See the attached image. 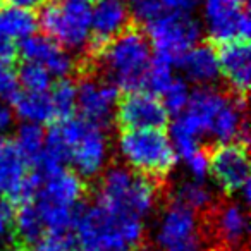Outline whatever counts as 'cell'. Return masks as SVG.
I'll use <instances>...</instances> for the list:
<instances>
[{
    "label": "cell",
    "mask_w": 251,
    "mask_h": 251,
    "mask_svg": "<svg viewBox=\"0 0 251 251\" xmlns=\"http://www.w3.org/2000/svg\"><path fill=\"white\" fill-rule=\"evenodd\" d=\"M18 57L25 62L42 66L57 79H66L76 69V62L71 53L45 35H31L23 40L18 47Z\"/></svg>",
    "instance_id": "cell-16"
},
{
    "label": "cell",
    "mask_w": 251,
    "mask_h": 251,
    "mask_svg": "<svg viewBox=\"0 0 251 251\" xmlns=\"http://www.w3.org/2000/svg\"><path fill=\"white\" fill-rule=\"evenodd\" d=\"M205 21L213 42L250 40L251 21L248 0H206Z\"/></svg>",
    "instance_id": "cell-11"
},
{
    "label": "cell",
    "mask_w": 251,
    "mask_h": 251,
    "mask_svg": "<svg viewBox=\"0 0 251 251\" xmlns=\"http://www.w3.org/2000/svg\"><path fill=\"white\" fill-rule=\"evenodd\" d=\"M12 215H14V206L2 198L0 200V246L7 241L12 232Z\"/></svg>",
    "instance_id": "cell-32"
},
{
    "label": "cell",
    "mask_w": 251,
    "mask_h": 251,
    "mask_svg": "<svg viewBox=\"0 0 251 251\" xmlns=\"http://www.w3.org/2000/svg\"><path fill=\"white\" fill-rule=\"evenodd\" d=\"M131 2H140V0H131Z\"/></svg>",
    "instance_id": "cell-40"
},
{
    "label": "cell",
    "mask_w": 251,
    "mask_h": 251,
    "mask_svg": "<svg viewBox=\"0 0 251 251\" xmlns=\"http://www.w3.org/2000/svg\"><path fill=\"white\" fill-rule=\"evenodd\" d=\"M145 33L150 45H153L155 57L179 66L182 57L200 40L201 28L191 16L164 11L157 19L145 25Z\"/></svg>",
    "instance_id": "cell-7"
},
{
    "label": "cell",
    "mask_w": 251,
    "mask_h": 251,
    "mask_svg": "<svg viewBox=\"0 0 251 251\" xmlns=\"http://www.w3.org/2000/svg\"><path fill=\"white\" fill-rule=\"evenodd\" d=\"M12 230L21 246H33L42 239L45 234V226H43L42 217L33 203L19 205L14 208Z\"/></svg>",
    "instance_id": "cell-22"
},
{
    "label": "cell",
    "mask_w": 251,
    "mask_h": 251,
    "mask_svg": "<svg viewBox=\"0 0 251 251\" xmlns=\"http://www.w3.org/2000/svg\"><path fill=\"white\" fill-rule=\"evenodd\" d=\"M189 95H191V91L188 90L186 81L174 79L169 84L167 90L160 95L162 97L160 100H162V103H164L167 114L179 115L184 112L186 105H188V101H189Z\"/></svg>",
    "instance_id": "cell-28"
},
{
    "label": "cell",
    "mask_w": 251,
    "mask_h": 251,
    "mask_svg": "<svg viewBox=\"0 0 251 251\" xmlns=\"http://www.w3.org/2000/svg\"><path fill=\"white\" fill-rule=\"evenodd\" d=\"M114 115L121 131L164 129L169 124V114L162 100L145 90L122 95L115 105Z\"/></svg>",
    "instance_id": "cell-10"
},
{
    "label": "cell",
    "mask_w": 251,
    "mask_h": 251,
    "mask_svg": "<svg viewBox=\"0 0 251 251\" xmlns=\"http://www.w3.org/2000/svg\"><path fill=\"white\" fill-rule=\"evenodd\" d=\"M18 74V83L23 84L26 91H36V93H45L52 86V76L47 73L38 64H29L25 62L19 67Z\"/></svg>",
    "instance_id": "cell-27"
},
{
    "label": "cell",
    "mask_w": 251,
    "mask_h": 251,
    "mask_svg": "<svg viewBox=\"0 0 251 251\" xmlns=\"http://www.w3.org/2000/svg\"><path fill=\"white\" fill-rule=\"evenodd\" d=\"M213 251H239L237 248H227V246H219V248H215Z\"/></svg>",
    "instance_id": "cell-37"
},
{
    "label": "cell",
    "mask_w": 251,
    "mask_h": 251,
    "mask_svg": "<svg viewBox=\"0 0 251 251\" xmlns=\"http://www.w3.org/2000/svg\"><path fill=\"white\" fill-rule=\"evenodd\" d=\"M74 251H127L143 241V220L95 201L81 206L71 230Z\"/></svg>",
    "instance_id": "cell-2"
},
{
    "label": "cell",
    "mask_w": 251,
    "mask_h": 251,
    "mask_svg": "<svg viewBox=\"0 0 251 251\" xmlns=\"http://www.w3.org/2000/svg\"><path fill=\"white\" fill-rule=\"evenodd\" d=\"M33 251H74L73 236H71V232L43 234L42 239L33 244Z\"/></svg>",
    "instance_id": "cell-29"
},
{
    "label": "cell",
    "mask_w": 251,
    "mask_h": 251,
    "mask_svg": "<svg viewBox=\"0 0 251 251\" xmlns=\"http://www.w3.org/2000/svg\"><path fill=\"white\" fill-rule=\"evenodd\" d=\"M171 201H176L179 205L186 206L191 212L205 213L210 206L213 205L215 198H213L212 191L205 186L203 181H195V179H188L184 182H179L171 193Z\"/></svg>",
    "instance_id": "cell-23"
},
{
    "label": "cell",
    "mask_w": 251,
    "mask_h": 251,
    "mask_svg": "<svg viewBox=\"0 0 251 251\" xmlns=\"http://www.w3.org/2000/svg\"><path fill=\"white\" fill-rule=\"evenodd\" d=\"M90 2H98V0H90Z\"/></svg>",
    "instance_id": "cell-41"
},
{
    "label": "cell",
    "mask_w": 251,
    "mask_h": 251,
    "mask_svg": "<svg viewBox=\"0 0 251 251\" xmlns=\"http://www.w3.org/2000/svg\"><path fill=\"white\" fill-rule=\"evenodd\" d=\"M134 23L124 0H98L91 9L90 42L83 57L93 59Z\"/></svg>",
    "instance_id": "cell-13"
},
{
    "label": "cell",
    "mask_w": 251,
    "mask_h": 251,
    "mask_svg": "<svg viewBox=\"0 0 251 251\" xmlns=\"http://www.w3.org/2000/svg\"><path fill=\"white\" fill-rule=\"evenodd\" d=\"M208 174L226 195H239L250 184V158L241 143H217L208 148Z\"/></svg>",
    "instance_id": "cell-9"
},
{
    "label": "cell",
    "mask_w": 251,
    "mask_h": 251,
    "mask_svg": "<svg viewBox=\"0 0 251 251\" xmlns=\"http://www.w3.org/2000/svg\"><path fill=\"white\" fill-rule=\"evenodd\" d=\"M172 69H174L172 64L153 55L150 60V66H148L147 76H145L143 90L151 95H157V97L162 95L169 88V84L176 79Z\"/></svg>",
    "instance_id": "cell-26"
},
{
    "label": "cell",
    "mask_w": 251,
    "mask_h": 251,
    "mask_svg": "<svg viewBox=\"0 0 251 251\" xmlns=\"http://www.w3.org/2000/svg\"><path fill=\"white\" fill-rule=\"evenodd\" d=\"M18 74H16L14 67L9 64L0 62V98H7L11 100L16 93H18Z\"/></svg>",
    "instance_id": "cell-31"
},
{
    "label": "cell",
    "mask_w": 251,
    "mask_h": 251,
    "mask_svg": "<svg viewBox=\"0 0 251 251\" xmlns=\"http://www.w3.org/2000/svg\"><path fill=\"white\" fill-rule=\"evenodd\" d=\"M160 251H203V229L195 212L169 200L153 234Z\"/></svg>",
    "instance_id": "cell-8"
},
{
    "label": "cell",
    "mask_w": 251,
    "mask_h": 251,
    "mask_svg": "<svg viewBox=\"0 0 251 251\" xmlns=\"http://www.w3.org/2000/svg\"><path fill=\"white\" fill-rule=\"evenodd\" d=\"M127 251H133V250H127Z\"/></svg>",
    "instance_id": "cell-42"
},
{
    "label": "cell",
    "mask_w": 251,
    "mask_h": 251,
    "mask_svg": "<svg viewBox=\"0 0 251 251\" xmlns=\"http://www.w3.org/2000/svg\"><path fill=\"white\" fill-rule=\"evenodd\" d=\"M2 5H4V0H0V7H2Z\"/></svg>",
    "instance_id": "cell-38"
},
{
    "label": "cell",
    "mask_w": 251,
    "mask_h": 251,
    "mask_svg": "<svg viewBox=\"0 0 251 251\" xmlns=\"http://www.w3.org/2000/svg\"><path fill=\"white\" fill-rule=\"evenodd\" d=\"M4 251H18V250H4Z\"/></svg>",
    "instance_id": "cell-39"
},
{
    "label": "cell",
    "mask_w": 251,
    "mask_h": 251,
    "mask_svg": "<svg viewBox=\"0 0 251 251\" xmlns=\"http://www.w3.org/2000/svg\"><path fill=\"white\" fill-rule=\"evenodd\" d=\"M219 71L226 79L227 93L246 100L251 79V52L248 40H230L215 49Z\"/></svg>",
    "instance_id": "cell-15"
},
{
    "label": "cell",
    "mask_w": 251,
    "mask_h": 251,
    "mask_svg": "<svg viewBox=\"0 0 251 251\" xmlns=\"http://www.w3.org/2000/svg\"><path fill=\"white\" fill-rule=\"evenodd\" d=\"M14 143H16V147H18L19 153L25 158L28 169H35L43 155L45 131L42 129V126L23 122V124L19 126Z\"/></svg>",
    "instance_id": "cell-24"
},
{
    "label": "cell",
    "mask_w": 251,
    "mask_h": 251,
    "mask_svg": "<svg viewBox=\"0 0 251 251\" xmlns=\"http://www.w3.org/2000/svg\"><path fill=\"white\" fill-rule=\"evenodd\" d=\"M36 14L31 9L18 7V5H2L0 7V35L11 40H26L35 35Z\"/></svg>",
    "instance_id": "cell-21"
},
{
    "label": "cell",
    "mask_w": 251,
    "mask_h": 251,
    "mask_svg": "<svg viewBox=\"0 0 251 251\" xmlns=\"http://www.w3.org/2000/svg\"><path fill=\"white\" fill-rule=\"evenodd\" d=\"M12 114L18 115L21 121L28 124H53L57 121L55 110H53L52 100L49 91L36 93V91L18 90V93L11 98Z\"/></svg>",
    "instance_id": "cell-19"
},
{
    "label": "cell",
    "mask_w": 251,
    "mask_h": 251,
    "mask_svg": "<svg viewBox=\"0 0 251 251\" xmlns=\"http://www.w3.org/2000/svg\"><path fill=\"white\" fill-rule=\"evenodd\" d=\"M28 172V165L19 153L14 140L0 138V195L5 196L4 200L18 189Z\"/></svg>",
    "instance_id": "cell-20"
},
{
    "label": "cell",
    "mask_w": 251,
    "mask_h": 251,
    "mask_svg": "<svg viewBox=\"0 0 251 251\" xmlns=\"http://www.w3.org/2000/svg\"><path fill=\"white\" fill-rule=\"evenodd\" d=\"M50 100H52L53 110H55L57 121L69 119L76 112V98H77V88L73 79H57L52 83L49 90Z\"/></svg>",
    "instance_id": "cell-25"
},
{
    "label": "cell",
    "mask_w": 251,
    "mask_h": 251,
    "mask_svg": "<svg viewBox=\"0 0 251 251\" xmlns=\"http://www.w3.org/2000/svg\"><path fill=\"white\" fill-rule=\"evenodd\" d=\"M179 67L184 71L186 77L191 83L201 86H210L220 76L219 60H217L215 47L210 43L195 45L179 62Z\"/></svg>",
    "instance_id": "cell-18"
},
{
    "label": "cell",
    "mask_w": 251,
    "mask_h": 251,
    "mask_svg": "<svg viewBox=\"0 0 251 251\" xmlns=\"http://www.w3.org/2000/svg\"><path fill=\"white\" fill-rule=\"evenodd\" d=\"M77 76L79 84H76V110H79V117L95 126L105 127L114 117L119 90L114 84L95 76L93 73H77Z\"/></svg>",
    "instance_id": "cell-12"
},
{
    "label": "cell",
    "mask_w": 251,
    "mask_h": 251,
    "mask_svg": "<svg viewBox=\"0 0 251 251\" xmlns=\"http://www.w3.org/2000/svg\"><path fill=\"white\" fill-rule=\"evenodd\" d=\"M11 2H12V5H18V7L31 9V7H40L47 0H11Z\"/></svg>",
    "instance_id": "cell-36"
},
{
    "label": "cell",
    "mask_w": 251,
    "mask_h": 251,
    "mask_svg": "<svg viewBox=\"0 0 251 251\" xmlns=\"http://www.w3.org/2000/svg\"><path fill=\"white\" fill-rule=\"evenodd\" d=\"M86 195V184L74 171L60 167L55 172L42 177V188L33 203H45L57 208L77 212L81 200Z\"/></svg>",
    "instance_id": "cell-17"
},
{
    "label": "cell",
    "mask_w": 251,
    "mask_h": 251,
    "mask_svg": "<svg viewBox=\"0 0 251 251\" xmlns=\"http://www.w3.org/2000/svg\"><path fill=\"white\" fill-rule=\"evenodd\" d=\"M14 124V114H12L11 107L4 101H0V138H4V134Z\"/></svg>",
    "instance_id": "cell-35"
},
{
    "label": "cell",
    "mask_w": 251,
    "mask_h": 251,
    "mask_svg": "<svg viewBox=\"0 0 251 251\" xmlns=\"http://www.w3.org/2000/svg\"><path fill=\"white\" fill-rule=\"evenodd\" d=\"M90 0H47L40 5L36 25L47 38L64 50H86L90 42Z\"/></svg>",
    "instance_id": "cell-6"
},
{
    "label": "cell",
    "mask_w": 251,
    "mask_h": 251,
    "mask_svg": "<svg viewBox=\"0 0 251 251\" xmlns=\"http://www.w3.org/2000/svg\"><path fill=\"white\" fill-rule=\"evenodd\" d=\"M203 224L206 227V234L219 241L220 246L239 248L246 243L250 232L248 213L241 203L219 200L206 210Z\"/></svg>",
    "instance_id": "cell-14"
},
{
    "label": "cell",
    "mask_w": 251,
    "mask_h": 251,
    "mask_svg": "<svg viewBox=\"0 0 251 251\" xmlns=\"http://www.w3.org/2000/svg\"><path fill=\"white\" fill-rule=\"evenodd\" d=\"M165 12H172V14H186L191 16L195 7L198 5L200 0H158Z\"/></svg>",
    "instance_id": "cell-33"
},
{
    "label": "cell",
    "mask_w": 251,
    "mask_h": 251,
    "mask_svg": "<svg viewBox=\"0 0 251 251\" xmlns=\"http://www.w3.org/2000/svg\"><path fill=\"white\" fill-rule=\"evenodd\" d=\"M150 60L151 45L147 33L138 23H133L93 59L83 57L77 62L76 73H93L119 91L127 93L143 90Z\"/></svg>",
    "instance_id": "cell-1"
},
{
    "label": "cell",
    "mask_w": 251,
    "mask_h": 251,
    "mask_svg": "<svg viewBox=\"0 0 251 251\" xmlns=\"http://www.w3.org/2000/svg\"><path fill=\"white\" fill-rule=\"evenodd\" d=\"M164 186L129 167L110 165L101 176L97 203L145 220L157 208Z\"/></svg>",
    "instance_id": "cell-3"
},
{
    "label": "cell",
    "mask_w": 251,
    "mask_h": 251,
    "mask_svg": "<svg viewBox=\"0 0 251 251\" xmlns=\"http://www.w3.org/2000/svg\"><path fill=\"white\" fill-rule=\"evenodd\" d=\"M16 59H18V47L14 45V42L0 35V62L12 66Z\"/></svg>",
    "instance_id": "cell-34"
},
{
    "label": "cell",
    "mask_w": 251,
    "mask_h": 251,
    "mask_svg": "<svg viewBox=\"0 0 251 251\" xmlns=\"http://www.w3.org/2000/svg\"><path fill=\"white\" fill-rule=\"evenodd\" d=\"M50 131L69 151V162L83 181L101 174L108 160V138L100 126L73 115L50 124Z\"/></svg>",
    "instance_id": "cell-4"
},
{
    "label": "cell",
    "mask_w": 251,
    "mask_h": 251,
    "mask_svg": "<svg viewBox=\"0 0 251 251\" xmlns=\"http://www.w3.org/2000/svg\"><path fill=\"white\" fill-rule=\"evenodd\" d=\"M119 151L131 171L157 182H165L177 162L171 138L164 129L121 131Z\"/></svg>",
    "instance_id": "cell-5"
},
{
    "label": "cell",
    "mask_w": 251,
    "mask_h": 251,
    "mask_svg": "<svg viewBox=\"0 0 251 251\" xmlns=\"http://www.w3.org/2000/svg\"><path fill=\"white\" fill-rule=\"evenodd\" d=\"M162 12H164V9H162L158 0H140V2H136V7H134L133 19L138 25H141V23L148 25L153 19H157Z\"/></svg>",
    "instance_id": "cell-30"
}]
</instances>
